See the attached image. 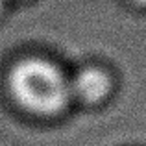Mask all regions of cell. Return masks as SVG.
Returning <instances> with one entry per match:
<instances>
[{
  "label": "cell",
  "instance_id": "obj_1",
  "mask_svg": "<svg viewBox=\"0 0 146 146\" xmlns=\"http://www.w3.org/2000/svg\"><path fill=\"white\" fill-rule=\"evenodd\" d=\"M9 89L24 109L35 115H56L70 100V83L52 63L24 59L11 70Z\"/></svg>",
  "mask_w": 146,
  "mask_h": 146
},
{
  "label": "cell",
  "instance_id": "obj_2",
  "mask_svg": "<svg viewBox=\"0 0 146 146\" xmlns=\"http://www.w3.org/2000/svg\"><path fill=\"white\" fill-rule=\"evenodd\" d=\"M109 87V76L96 67H91L76 76L70 85V93H76V96L85 104H96L107 96Z\"/></svg>",
  "mask_w": 146,
  "mask_h": 146
},
{
  "label": "cell",
  "instance_id": "obj_3",
  "mask_svg": "<svg viewBox=\"0 0 146 146\" xmlns=\"http://www.w3.org/2000/svg\"><path fill=\"white\" fill-rule=\"evenodd\" d=\"M133 2H137V4H146V0H133Z\"/></svg>",
  "mask_w": 146,
  "mask_h": 146
}]
</instances>
